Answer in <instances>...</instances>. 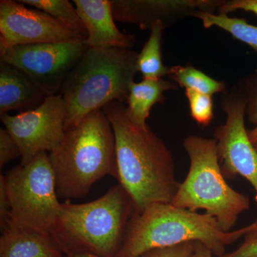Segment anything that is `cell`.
Instances as JSON below:
<instances>
[{
	"label": "cell",
	"mask_w": 257,
	"mask_h": 257,
	"mask_svg": "<svg viewBox=\"0 0 257 257\" xmlns=\"http://www.w3.org/2000/svg\"><path fill=\"white\" fill-rule=\"evenodd\" d=\"M89 48L85 40L23 45L0 54V62L21 70L47 96L58 95Z\"/></svg>",
	"instance_id": "8"
},
{
	"label": "cell",
	"mask_w": 257,
	"mask_h": 257,
	"mask_svg": "<svg viewBox=\"0 0 257 257\" xmlns=\"http://www.w3.org/2000/svg\"><path fill=\"white\" fill-rule=\"evenodd\" d=\"M253 145H254L255 149H256L257 151V143L253 144Z\"/></svg>",
	"instance_id": "30"
},
{
	"label": "cell",
	"mask_w": 257,
	"mask_h": 257,
	"mask_svg": "<svg viewBox=\"0 0 257 257\" xmlns=\"http://www.w3.org/2000/svg\"><path fill=\"white\" fill-rule=\"evenodd\" d=\"M194 242L189 241L170 247L155 248L143 253L140 257H192Z\"/></svg>",
	"instance_id": "23"
},
{
	"label": "cell",
	"mask_w": 257,
	"mask_h": 257,
	"mask_svg": "<svg viewBox=\"0 0 257 257\" xmlns=\"http://www.w3.org/2000/svg\"><path fill=\"white\" fill-rule=\"evenodd\" d=\"M177 88L176 83L163 78H143L142 82H134L126 101V116L137 126L147 128V120L153 106L165 102L164 92L176 90Z\"/></svg>",
	"instance_id": "16"
},
{
	"label": "cell",
	"mask_w": 257,
	"mask_h": 257,
	"mask_svg": "<svg viewBox=\"0 0 257 257\" xmlns=\"http://www.w3.org/2000/svg\"><path fill=\"white\" fill-rule=\"evenodd\" d=\"M10 221V204L5 175L0 176V229L1 231L6 229Z\"/></svg>",
	"instance_id": "26"
},
{
	"label": "cell",
	"mask_w": 257,
	"mask_h": 257,
	"mask_svg": "<svg viewBox=\"0 0 257 257\" xmlns=\"http://www.w3.org/2000/svg\"><path fill=\"white\" fill-rule=\"evenodd\" d=\"M65 105L61 94L48 96L36 109L16 115L0 116L5 127L18 144L20 165L39 154L50 153L60 145L65 130Z\"/></svg>",
	"instance_id": "9"
},
{
	"label": "cell",
	"mask_w": 257,
	"mask_h": 257,
	"mask_svg": "<svg viewBox=\"0 0 257 257\" xmlns=\"http://www.w3.org/2000/svg\"><path fill=\"white\" fill-rule=\"evenodd\" d=\"M72 3L87 28L86 42L89 48H133L135 37L122 33L115 25L110 0H74Z\"/></svg>",
	"instance_id": "13"
},
{
	"label": "cell",
	"mask_w": 257,
	"mask_h": 257,
	"mask_svg": "<svg viewBox=\"0 0 257 257\" xmlns=\"http://www.w3.org/2000/svg\"><path fill=\"white\" fill-rule=\"evenodd\" d=\"M47 94L21 70L0 62V116L36 109Z\"/></svg>",
	"instance_id": "14"
},
{
	"label": "cell",
	"mask_w": 257,
	"mask_h": 257,
	"mask_svg": "<svg viewBox=\"0 0 257 257\" xmlns=\"http://www.w3.org/2000/svg\"><path fill=\"white\" fill-rule=\"evenodd\" d=\"M165 28L162 22L154 24L148 40L138 54L137 69L143 74V78L160 79L169 74L170 69L164 65L162 58V36Z\"/></svg>",
	"instance_id": "17"
},
{
	"label": "cell",
	"mask_w": 257,
	"mask_h": 257,
	"mask_svg": "<svg viewBox=\"0 0 257 257\" xmlns=\"http://www.w3.org/2000/svg\"><path fill=\"white\" fill-rule=\"evenodd\" d=\"M68 257H101L94 253L85 252V251H78V252H74L67 255Z\"/></svg>",
	"instance_id": "29"
},
{
	"label": "cell",
	"mask_w": 257,
	"mask_h": 257,
	"mask_svg": "<svg viewBox=\"0 0 257 257\" xmlns=\"http://www.w3.org/2000/svg\"><path fill=\"white\" fill-rule=\"evenodd\" d=\"M48 156L61 199L86 197L106 175L118 178L114 131L102 109L92 111L66 131L60 145Z\"/></svg>",
	"instance_id": "2"
},
{
	"label": "cell",
	"mask_w": 257,
	"mask_h": 257,
	"mask_svg": "<svg viewBox=\"0 0 257 257\" xmlns=\"http://www.w3.org/2000/svg\"><path fill=\"white\" fill-rule=\"evenodd\" d=\"M84 40L41 10L0 1V54L17 46Z\"/></svg>",
	"instance_id": "11"
},
{
	"label": "cell",
	"mask_w": 257,
	"mask_h": 257,
	"mask_svg": "<svg viewBox=\"0 0 257 257\" xmlns=\"http://www.w3.org/2000/svg\"><path fill=\"white\" fill-rule=\"evenodd\" d=\"M63 257H68V256H67V255H64Z\"/></svg>",
	"instance_id": "31"
},
{
	"label": "cell",
	"mask_w": 257,
	"mask_h": 257,
	"mask_svg": "<svg viewBox=\"0 0 257 257\" xmlns=\"http://www.w3.org/2000/svg\"><path fill=\"white\" fill-rule=\"evenodd\" d=\"M184 147L190 160L188 174L171 204L192 211L204 209L225 232L234 226L249 199L231 188L221 172L215 139L189 136Z\"/></svg>",
	"instance_id": "6"
},
{
	"label": "cell",
	"mask_w": 257,
	"mask_h": 257,
	"mask_svg": "<svg viewBox=\"0 0 257 257\" xmlns=\"http://www.w3.org/2000/svg\"><path fill=\"white\" fill-rule=\"evenodd\" d=\"M194 17L201 20L204 28L217 27L222 29L236 40L251 47L257 53V26L247 23L245 19L229 18L226 15L207 12H200Z\"/></svg>",
	"instance_id": "19"
},
{
	"label": "cell",
	"mask_w": 257,
	"mask_h": 257,
	"mask_svg": "<svg viewBox=\"0 0 257 257\" xmlns=\"http://www.w3.org/2000/svg\"><path fill=\"white\" fill-rule=\"evenodd\" d=\"M246 109H248L250 119L256 124L253 130L248 132V138L253 144L257 143V87L253 94L249 99H246Z\"/></svg>",
	"instance_id": "27"
},
{
	"label": "cell",
	"mask_w": 257,
	"mask_h": 257,
	"mask_svg": "<svg viewBox=\"0 0 257 257\" xmlns=\"http://www.w3.org/2000/svg\"><path fill=\"white\" fill-rule=\"evenodd\" d=\"M21 157L18 144L6 128H0V168Z\"/></svg>",
	"instance_id": "22"
},
{
	"label": "cell",
	"mask_w": 257,
	"mask_h": 257,
	"mask_svg": "<svg viewBox=\"0 0 257 257\" xmlns=\"http://www.w3.org/2000/svg\"><path fill=\"white\" fill-rule=\"evenodd\" d=\"M5 179L10 204L9 224L50 234L62 204L48 153L42 152L26 165L13 167Z\"/></svg>",
	"instance_id": "7"
},
{
	"label": "cell",
	"mask_w": 257,
	"mask_h": 257,
	"mask_svg": "<svg viewBox=\"0 0 257 257\" xmlns=\"http://www.w3.org/2000/svg\"><path fill=\"white\" fill-rule=\"evenodd\" d=\"M101 109L114 131L117 180L133 199L135 213L154 203H172L180 183L168 147L149 126L132 122L124 103L111 101Z\"/></svg>",
	"instance_id": "1"
},
{
	"label": "cell",
	"mask_w": 257,
	"mask_h": 257,
	"mask_svg": "<svg viewBox=\"0 0 257 257\" xmlns=\"http://www.w3.org/2000/svg\"><path fill=\"white\" fill-rule=\"evenodd\" d=\"M135 211L131 197L118 184L92 202L62 203L60 217L50 234L64 255L85 251L115 257Z\"/></svg>",
	"instance_id": "5"
},
{
	"label": "cell",
	"mask_w": 257,
	"mask_h": 257,
	"mask_svg": "<svg viewBox=\"0 0 257 257\" xmlns=\"http://www.w3.org/2000/svg\"><path fill=\"white\" fill-rule=\"evenodd\" d=\"M218 14L227 15L236 10H243L257 15V0H231L224 1L218 8Z\"/></svg>",
	"instance_id": "25"
},
{
	"label": "cell",
	"mask_w": 257,
	"mask_h": 257,
	"mask_svg": "<svg viewBox=\"0 0 257 257\" xmlns=\"http://www.w3.org/2000/svg\"><path fill=\"white\" fill-rule=\"evenodd\" d=\"M248 226L225 232L215 218L171 203H154L134 213L115 257H140L152 249L199 241L213 254H224L225 246L248 232Z\"/></svg>",
	"instance_id": "3"
},
{
	"label": "cell",
	"mask_w": 257,
	"mask_h": 257,
	"mask_svg": "<svg viewBox=\"0 0 257 257\" xmlns=\"http://www.w3.org/2000/svg\"><path fill=\"white\" fill-rule=\"evenodd\" d=\"M168 75L174 82L185 89H192L209 96L226 92L224 82L211 78L193 66H174L170 68Z\"/></svg>",
	"instance_id": "20"
},
{
	"label": "cell",
	"mask_w": 257,
	"mask_h": 257,
	"mask_svg": "<svg viewBox=\"0 0 257 257\" xmlns=\"http://www.w3.org/2000/svg\"><path fill=\"white\" fill-rule=\"evenodd\" d=\"M113 16L119 23L133 24L142 30H151L160 21L165 27L175 20L194 16L200 12L212 13L222 0H110Z\"/></svg>",
	"instance_id": "12"
},
{
	"label": "cell",
	"mask_w": 257,
	"mask_h": 257,
	"mask_svg": "<svg viewBox=\"0 0 257 257\" xmlns=\"http://www.w3.org/2000/svg\"><path fill=\"white\" fill-rule=\"evenodd\" d=\"M246 106L243 96L226 94L222 99L226 122L216 128L214 137L223 175L228 179L244 177L254 189L257 202V151L245 126ZM248 228L257 232V218Z\"/></svg>",
	"instance_id": "10"
},
{
	"label": "cell",
	"mask_w": 257,
	"mask_h": 257,
	"mask_svg": "<svg viewBox=\"0 0 257 257\" xmlns=\"http://www.w3.org/2000/svg\"><path fill=\"white\" fill-rule=\"evenodd\" d=\"M244 236V241L237 249L218 257H257L256 231H249Z\"/></svg>",
	"instance_id": "24"
},
{
	"label": "cell",
	"mask_w": 257,
	"mask_h": 257,
	"mask_svg": "<svg viewBox=\"0 0 257 257\" xmlns=\"http://www.w3.org/2000/svg\"><path fill=\"white\" fill-rule=\"evenodd\" d=\"M50 233L9 224L2 231L0 257H63Z\"/></svg>",
	"instance_id": "15"
},
{
	"label": "cell",
	"mask_w": 257,
	"mask_h": 257,
	"mask_svg": "<svg viewBox=\"0 0 257 257\" xmlns=\"http://www.w3.org/2000/svg\"><path fill=\"white\" fill-rule=\"evenodd\" d=\"M20 3L47 13L77 36L87 40L88 32L75 6L68 0H21Z\"/></svg>",
	"instance_id": "18"
},
{
	"label": "cell",
	"mask_w": 257,
	"mask_h": 257,
	"mask_svg": "<svg viewBox=\"0 0 257 257\" xmlns=\"http://www.w3.org/2000/svg\"><path fill=\"white\" fill-rule=\"evenodd\" d=\"M213 253L207 246L199 242H194V249L192 257H212Z\"/></svg>",
	"instance_id": "28"
},
{
	"label": "cell",
	"mask_w": 257,
	"mask_h": 257,
	"mask_svg": "<svg viewBox=\"0 0 257 257\" xmlns=\"http://www.w3.org/2000/svg\"><path fill=\"white\" fill-rule=\"evenodd\" d=\"M186 96L188 99L191 116L198 124L208 126L213 118V102L211 96L186 89Z\"/></svg>",
	"instance_id": "21"
},
{
	"label": "cell",
	"mask_w": 257,
	"mask_h": 257,
	"mask_svg": "<svg viewBox=\"0 0 257 257\" xmlns=\"http://www.w3.org/2000/svg\"><path fill=\"white\" fill-rule=\"evenodd\" d=\"M138 54L119 47L89 48L66 79L60 94L65 132L111 101L127 100L138 72Z\"/></svg>",
	"instance_id": "4"
}]
</instances>
